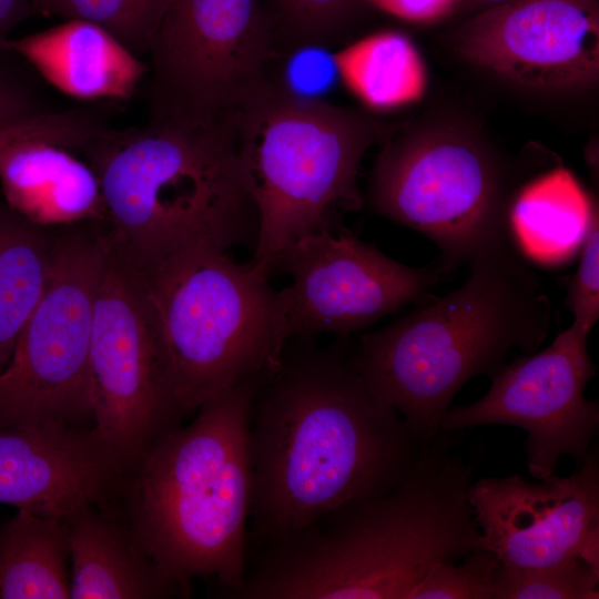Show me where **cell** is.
Wrapping results in <instances>:
<instances>
[{"label":"cell","mask_w":599,"mask_h":599,"mask_svg":"<svg viewBox=\"0 0 599 599\" xmlns=\"http://www.w3.org/2000/svg\"><path fill=\"white\" fill-rule=\"evenodd\" d=\"M428 445L370 388L351 351L286 345L251 406L252 538L280 541L393 489Z\"/></svg>","instance_id":"cell-1"},{"label":"cell","mask_w":599,"mask_h":599,"mask_svg":"<svg viewBox=\"0 0 599 599\" xmlns=\"http://www.w3.org/2000/svg\"><path fill=\"white\" fill-rule=\"evenodd\" d=\"M441 430L393 489L351 501L265 546L235 597L409 599L440 562L484 549L468 500L477 461Z\"/></svg>","instance_id":"cell-2"},{"label":"cell","mask_w":599,"mask_h":599,"mask_svg":"<svg viewBox=\"0 0 599 599\" xmlns=\"http://www.w3.org/2000/svg\"><path fill=\"white\" fill-rule=\"evenodd\" d=\"M550 324L549 297L510 245L474 258L455 291L362 335L351 357L370 388L430 444L461 386L491 377L515 351L534 353Z\"/></svg>","instance_id":"cell-3"},{"label":"cell","mask_w":599,"mask_h":599,"mask_svg":"<svg viewBox=\"0 0 599 599\" xmlns=\"http://www.w3.org/2000/svg\"><path fill=\"white\" fill-rule=\"evenodd\" d=\"M266 375V374H265ZM265 375L204 403L159 437L130 473L128 521L150 556L190 592L196 577L229 595L247 569L251 406Z\"/></svg>","instance_id":"cell-4"},{"label":"cell","mask_w":599,"mask_h":599,"mask_svg":"<svg viewBox=\"0 0 599 599\" xmlns=\"http://www.w3.org/2000/svg\"><path fill=\"white\" fill-rule=\"evenodd\" d=\"M82 152L100 183L104 236L133 266L197 243L255 244L258 212L232 121L112 129Z\"/></svg>","instance_id":"cell-5"},{"label":"cell","mask_w":599,"mask_h":599,"mask_svg":"<svg viewBox=\"0 0 599 599\" xmlns=\"http://www.w3.org/2000/svg\"><path fill=\"white\" fill-rule=\"evenodd\" d=\"M241 159L258 212L251 263L270 276L298 238L338 231L358 211V169L383 135L369 116L287 89L274 75L233 115Z\"/></svg>","instance_id":"cell-6"},{"label":"cell","mask_w":599,"mask_h":599,"mask_svg":"<svg viewBox=\"0 0 599 599\" xmlns=\"http://www.w3.org/2000/svg\"><path fill=\"white\" fill-rule=\"evenodd\" d=\"M135 270L181 416L278 364L288 344L280 291L251 262L197 243Z\"/></svg>","instance_id":"cell-7"},{"label":"cell","mask_w":599,"mask_h":599,"mask_svg":"<svg viewBox=\"0 0 599 599\" xmlns=\"http://www.w3.org/2000/svg\"><path fill=\"white\" fill-rule=\"evenodd\" d=\"M368 200L377 214L432 240L443 271L516 245L501 165L454 133L388 142L375 162Z\"/></svg>","instance_id":"cell-8"},{"label":"cell","mask_w":599,"mask_h":599,"mask_svg":"<svg viewBox=\"0 0 599 599\" xmlns=\"http://www.w3.org/2000/svg\"><path fill=\"white\" fill-rule=\"evenodd\" d=\"M106 256L103 231L55 238L44 292L0 372V428L77 426L91 416L90 343Z\"/></svg>","instance_id":"cell-9"},{"label":"cell","mask_w":599,"mask_h":599,"mask_svg":"<svg viewBox=\"0 0 599 599\" xmlns=\"http://www.w3.org/2000/svg\"><path fill=\"white\" fill-rule=\"evenodd\" d=\"M150 54L149 123L189 128L230 122L278 64L260 0H172Z\"/></svg>","instance_id":"cell-10"},{"label":"cell","mask_w":599,"mask_h":599,"mask_svg":"<svg viewBox=\"0 0 599 599\" xmlns=\"http://www.w3.org/2000/svg\"><path fill=\"white\" fill-rule=\"evenodd\" d=\"M89 378L93 429L128 477L181 415L136 270L109 243L94 307Z\"/></svg>","instance_id":"cell-11"},{"label":"cell","mask_w":599,"mask_h":599,"mask_svg":"<svg viewBox=\"0 0 599 599\" xmlns=\"http://www.w3.org/2000/svg\"><path fill=\"white\" fill-rule=\"evenodd\" d=\"M589 333L571 324L541 352L506 363L481 398L446 412L440 430L484 425L525 429L528 470L539 480L555 474L562 456L580 464L599 433V404L583 396L597 374Z\"/></svg>","instance_id":"cell-12"},{"label":"cell","mask_w":599,"mask_h":599,"mask_svg":"<svg viewBox=\"0 0 599 599\" xmlns=\"http://www.w3.org/2000/svg\"><path fill=\"white\" fill-rule=\"evenodd\" d=\"M274 270L292 281L280 290L288 342L358 332L423 296L444 272L399 263L343 230L298 238Z\"/></svg>","instance_id":"cell-13"},{"label":"cell","mask_w":599,"mask_h":599,"mask_svg":"<svg viewBox=\"0 0 599 599\" xmlns=\"http://www.w3.org/2000/svg\"><path fill=\"white\" fill-rule=\"evenodd\" d=\"M468 500L484 549L514 568L580 558L599 570V454L592 445L566 477L519 475L473 481Z\"/></svg>","instance_id":"cell-14"},{"label":"cell","mask_w":599,"mask_h":599,"mask_svg":"<svg viewBox=\"0 0 599 599\" xmlns=\"http://www.w3.org/2000/svg\"><path fill=\"white\" fill-rule=\"evenodd\" d=\"M457 49L470 63L526 89H586L599 77V2L493 4L463 27Z\"/></svg>","instance_id":"cell-15"},{"label":"cell","mask_w":599,"mask_h":599,"mask_svg":"<svg viewBox=\"0 0 599 599\" xmlns=\"http://www.w3.org/2000/svg\"><path fill=\"white\" fill-rule=\"evenodd\" d=\"M125 475L93 428H0V502L65 519L101 505Z\"/></svg>","instance_id":"cell-16"},{"label":"cell","mask_w":599,"mask_h":599,"mask_svg":"<svg viewBox=\"0 0 599 599\" xmlns=\"http://www.w3.org/2000/svg\"><path fill=\"white\" fill-rule=\"evenodd\" d=\"M0 48L21 57L47 83L83 101L131 99L149 71L138 55L102 27L69 19Z\"/></svg>","instance_id":"cell-17"},{"label":"cell","mask_w":599,"mask_h":599,"mask_svg":"<svg viewBox=\"0 0 599 599\" xmlns=\"http://www.w3.org/2000/svg\"><path fill=\"white\" fill-rule=\"evenodd\" d=\"M64 519L72 599H161L190 595L154 561L133 531L97 508Z\"/></svg>","instance_id":"cell-18"},{"label":"cell","mask_w":599,"mask_h":599,"mask_svg":"<svg viewBox=\"0 0 599 599\" xmlns=\"http://www.w3.org/2000/svg\"><path fill=\"white\" fill-rule=\"evenodd\" d=\"M0 183L6 203L34 224L103 220L94 170L60 145L31 140L11 146L0 156Z\"/></svg>","instance_id":"cell-19"},{"label":"cell","mask_w":599,"mask_h":599,"mask_svg":"<svg viewBox=\"0 0 599 599\" xmlns=\"http://www.w3.org/2000/svg\"><path fill=\"white\" fill-rule=\"evenodd\" d=\"M596 206L567 169H551L516 193L509 209L514 241L539 260L569 256L580 247Z\"/></svg>","instance_id":"cell-20"},{"label":"cell","mask_w":599,"mask_h":599,"mask_svg":"<svg viewBox=\"0 0 599 599\" xmlns=\"http://www.w3.org/2000/svg\"><path fill=\"white\" fill-rule=\"evenodd\" d=\"M64 519L26 509L0 521V599H69Z\"/></svg>","instance_id":"cell-21"},{"label":"cell","mask_w":599,"mask_h":599,"mask_svg":"<svg viewBox=\"0 0 599 599\" xmlns=\"http://www.w3.org/2000/svg\"><path fill=\"white\" fill-rule=\"evenodd\" d=\"M333 60L343 83L370 110H396L425 94V62L402 32L385 30L363 37L333 52Z\"/></svg>","instance_id":"cell-22"},{"label":"cell","mask_w":599,"mask_h":599,"mask_svg":"<svg viewBox=\"0 0 599 599\" xmlns=\"http://www.w3.org/2000/svg\"><path fill=\"white\" fill-rule=\"evenodd\" d=\"M54 241L44 226L0 203V372L44 292Z\"/></svg>","instance_id":"cell-23"},{"label":"cell","mask_w":599,"mask_h":599,"mask_svg":"<svg viewBox=\"0 0 599 599\" xmlns=\"http://www.w3.org/2000/svg\"><path fill=\"white\" fill-rule=\"evenodd\" d=\"M172 0H37L35 14L93 22L135 55L150 53Z\"/></svg>","instance_id":"cell-24"},{"label":"cell","mask_w":599,"mask_h":599,"mask_svg":"<svg viewBox=\"0 0 599 599\" xmlns=\"http://www.w3.org/2000/svg\"><path fill=\"white\" fill-rule=\"evenodd\" d=\"M357 0H268L264 10L278 62L303 49L328 47Z\"/></svg>","instance_id":"cell-25"},{"label":"cell","mask_w":599,"mask_h":599,"mask_svg":"<svg viewBox=\"0 0 599 599\" xmlns=\"http://www.w3.org/2000/svg\"><path fill=\"white\" fill-rule=\"evenodd\" d=\"M599 570L576 557L538 568L501 564L495 599H598Z\"/></svg>","instance_id":"cell-26"},{"label":"cell","mask_w":599,"mask_h":599,"mask_svg":"<svg viewBox=\"0 0 599 599\" xmlns=\"http://www.w3.org/2000/svg\"><path fill=\"white\" fill-rule=\"evenodd\" d=\"M109 124L105 108L88 102L0 126V156L11 146L31 140L47 141L68 150L81 151L101 136Z\"/></svg>","instance_id":"cell-27"},{"label":"cell","mask_w":599,"mask_h":599,"mask_svg":"<svg viewBox=\"0 0 599 599\" xmlns=\"http://www.w3.org/2000/svg\"><path fill=\"white\" fill-rule=\"evenodd\" d=\"M501 566L487 549L475 550L461 564L440 562L416 586L409 599H495Z\"/></svg>","instance_id":"cell-28"},{"label":"cell","mask_w":599,"mask_h":599,"mask_svg":"<svg viewBox=\"0 0 599 599\" xmlns=\"http://www.w3.org/2000/svg\"><path fill=\"white\" fill-rule=\"evenodd\" d=\"M43 82L21 57L0 48V126L59 110Z\"/></svg>","instance_id":"cell-29"},{"label":"cell","mask_w":599,"mask_h":599,"mask_svg":"<svg viewBox=\"0 0 599 599\" xmlns=\"http://www.w3.org/2000/svg\"><path fill=\"white\" fill-rule=\"evenodd\" d=\"M577 271L568 290L572 324L590 332L599 318V217L593 210L580 244Z\"/></svg>","instance_id":"cell-30"},{"label":"cell","mask_w":599,"mask_h":599,"mask_svg":"<svg viewBox=\"0 0 599 599\" xmlns=\"http://www.w3.org/2000/svg\"><path fill=\"white\" fill-rule=\"evenodd\" d=\"M379 10L410 23L436 22L449 14L459 0H368Z\"/></svg>","instance_id":"cell-31"},{"label":"cell","mask_w":599,"mask_h":599,"mask_svg":"<svg viewBox=\"0 0 599 599\" xmlns=\"http://www.w3.org/2000/svg\"><path fill=\"white\" fill-rule=\"evenodd\" d=\"M37 0H0V44L21 22L35 14Z\"/></svg>","instance_id":"cell-32"},{"label":"cell","mask_w":599,"mask_h":599,"mask_svg":"<svg viewBox=\"0 0 599 599\" xmlns=\"http://www.w3.org/2000/svg\"><path fill=\"white\" fill-rule=\"evenodd\" d=\"M481 2H486L488 3L489 6H493V4H497V3H501V2H505L507 0H479Z\"/></svg>","instance_id":"cell-33"}]
</instances>
